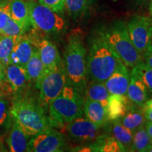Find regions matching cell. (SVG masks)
<instances>
[{"mask_svg":"<svg viewBox=\"0 0 152 152\" xmlns=\"http://www.w3.org/2000/svg\"><path fill=\"white\" fill-rule=\"evenodd\" d=\"M86 152H125L128 151L124 146L113 136L102 133L90 144H85Z\"/></svg>","mask_w":152,"mask_h":152,"instance_id":"5bb4252c","label":"cell"},{"mask_svg":"<svg viewBox=\"0 0 152 152\" xmlns=\"http://www.w3.org/2000/svg\"><path fill=\"white\" fill-rule=\"evenodd\" d=\"M85 96L67 83L62 92L48 106L52 128H61L83 115Z\"/></svg>","mask_w":152,"mask_h":152,"instance_id":"277c9868","label":"cell"},{"mask_svg":"<svg viewBox=\"0 0 152 152\" xmlns=\"http://www.w3.org/2000/svg\"><path fill=\"white\" fill-rule=\"evenodd\" d=\"M9 114L14 122L30 137L52 128L45 110L40 106L38 100L30 97L27 93L13 96Z\"/></svg>","mask_w":152,"mask_h":152,"instance_id":"3957f363","label":"cell"},{"mask_svg":"<svg viewBox=\"0 0 152 152\" xmlns=\"http://www.w3.org/2000/svg\"><path fill=\"white\" fill-rule=\"evenodd\" d=\"M137 3H144L145 2V1H149V0H135Z\"/></svg>","mask_w":152,"mask_h":152,"instance_id":"7bdbcfd3","label":"cell"},{"mask_svg":"<svg viewBox=\"0 0 152 152\" xmlns=\"http://www.w3.org/2000/svg\"><path fill=\"white\" fill-rule=\"evenodd\" d=\"M144 128H145L149 135L151 137V138H152V123L147 121L144 124Z\"/></svg>","mask_w":152,"mask_h":152,"instance_id":"e575fe53","label":"cell"},{"mask_svg":"<svg viewBox=\"0 0 152 152\" xmlns=\"http://www.w3.org/2000/svg\"><path fill=\"white\" fill-rule=\"evenodd\" d=\"M127 28L133 45L142 56L152 44V19L136 15L129 20Z\"/></svg>","mask_w":152,"mask_h":152,"instance_id":"9c48e42d","label":"cell"},{"mask_svg":"<svg viewBox=\"0 0 152 152\" xmlns=\"http://www.w3.org/2000/svg\"><path fill=\"white\" fill-rule=\"evenodd\" d=\"M104 32L107 42L125 66L132 68L144 61L131 41L124 20H114L108 27H104Z\"/></svg>","mask_w":152,"mask_h":152,"instance_id":"5b68a950","label":"cell"},{"mask_svg":"<svg viewBox=\"0 0 152 152\" xmlns=\"http://www.w3.org/2000/svg\"><path fill=\"white\" fill-rule=\"evenodd\" d=\"M132 104L126 94H110L106 106L108 121L124 116Z\"/></svg>","mask_w":152,"mask_h":152,"instance_id":"2e32d148","label":"cell"},{"mask_svg":"<svg viewBox=\"0 0 152 152\" xmlns=\"http://www.w3.org/2000/svg\"><path fill=\"white\" fill-rule=\"evenodd\" d=\"M0 151H1V150H0Z\"/></svg>","mask_w":152,"mask_h":152,"instance_id":"7dc6e473","label":"cell"},{"mask_svg":"<svg viewBox=\"0 0 152 152\" xmlns=\"http://www.w3.org/2000/svg\"><path fill=\"white\" fill-rule=\"evenodd\" d=\"M102 128L83 115L66 125V132L70 139L74 142L82 144H90L94 141L102 134L99 132Z\"/></svg>","mask_w":152,"mask_h":152,"instance_id":"30bf717a","label":"cell"},{"mask_svg":"<svg viewBox=\"0 0 152 152\" xmlns=\"http://www.w3.org/2000/svg\"><path fill=\"white\" fill-rule=\"evenodd\" d=\"M30 1H35V0H30Z\"/></svg>","mask_w":152,"mask_h":152,"instance_id":"f6af8a7d","label":"cell"},{"mask_svg":"<svg viewBox=\"0 0 152 152\" xmlns=\"http://www.w3.org/2000/svg\"><path fill=\"white\" fill-rule=\"evenodd\" d=\"M9 0H0V6H5L8 4Z\"/></svg>","mask_w":152,"mask_h":152,"instance_id":"74e56055","label":"cell"},{"mask_svg":"<svg viewBox=\"0 0 152 152\" xmlns=\"http://www.w3.org/2000/svg\"><path fill=\"white\" fill-rule=\"evenodd\" d=\"M118 120L125 128L133 132L141 127L144 126L147 121L144 117L143 107L134 103L132 104L124 116Z\"/></svg>","mask_w":152,"mask_h":152,"instance_id":"44dd1931","label":"cell"},{"mask_svg":"<svg viewBox=\"0 0 152 152\" xmlns=\"http://www.w3.org/2000/svg\"><path fill=\"white\" fill-rule=\"evenodd\" d=\"M113 1H118V0H113Z\"/></svg>","mask_w":152,"mask_h":152,"instance_id":"ee69618b","label":"cell"},{"mask_svg":"<svg viewBox=\"0 0 152 152\" xmlns=\"http://www.w3.org/2000/svg\"><path fill=\"white\" fill-rule=\"evenodd\" d=\"M130 75L140 80L152 94V68L144 61L132 67Z\"/></svg>","mask_w":152,"mask_h":152,"instance_id":"4316f807","label":"cell"},{"mask_svg":"<svg viewBox=\"0 0 152 152\" xmlns=\"http://www.w3.org/2000/svg\"><path fill=\"white\" fill-rule=\"evenodd\" d=\"M24 68L30 82L35 83V85L39 83L46 71L43 63L39 57L37 49L35 47L33 54Z\"/></svg>","mask_w":152,"mask_h":152,"instance_id":"cb8c5ba5","label":"cell"},{"mask_svg":"<svg viewBox=\"0 0 152 152\" xmlns=\"http://www.w3.org/2000/svg\"><path fill=\"white\" fill-rule=\"evenodd\" d=\"M83 110L85 116L95 124L103 128L107 123L106 109L100 102L85 97Z\"/></svg>","mask_w":152,"mask_h":152,"instance_id":"ac0fdd59","label":"cell"},{"mask_svg":"<svg viewBox=\"0 0 152 152\" xmlns=\"http://www.w3.org/2000/svg\"><path fill=\"white\" fill-rule=\"evenodd\" d=\"M87 68L90 80L104 83L122 63L106 40L104 27L93 30L87 40Z\"/></svg>","mask_w":152,"mask_h":152,"instance_id":"6da1fadb","label":"cell"},{"mask_svg":"<svg viewBox=\"0 0 152 152\" xmlns=\"http://www.w3.org/2000/svg\"><path fill=\"white\" fill-rule=\"evenodd\" d=\"M8 6L11 18L21 26L26 32L29 31L32 25L27 1L24 0H9Z\"/></svg>","mask_w":152,"mask_h":152,"instance_id":"e0dca14e","label":"cell"},{"mask_svg":"<svg viewBox=\"0 0 152 152\" xmlns=\"http://www.w3.org/2000/svg\"><path fill=\"white\" fill-rule=\"evenodd\" d=\"M30 139L16 123L14 122L12 128L7 140L9 151L25 152L28 151V142Z\"/></svg>","mask_w":152,"mask_h":152,"instance_id":"ffe728a7","label":"cell"},{"mask_svg":"<svg viewBox=\"0 0 152 152\" xmlns=\"http://www.w3.org/2000/svg\"><path fill=\"white\" fill-rule=\"evenodd\" d=\"M9 18H10V14H9L8 4L0 6V35L1 34V32Z\"/></svg>","mask_w":152,"mask_h":152,"instance_id":"1f68e13d","label":"cell"},{"mask_svg":"<svg viewBox=\"0 0 152 152\" xmlns=\"http://www.w3.org/2000/svg\"><path fill=\"white\" fill-rule=\"evenodd\" d=\"M10 104L9 102L5 97L0 99V126L5 123L6 120L9 114Z\"/></svg>","mask_w":152,"mask_h":152,"instance_id":"4dcf8cb0","label":"cell"},{"mask_svg":"<svg viewBox=\"0 0 152 152\" xmlns=\"http://www.w3.org/2000/svg\"><path fill=\"white\" fill-rule=\"evenodd\" d=\"M22 36L0 35V63L4 70L9 65V57L11 51Z\"/></svg>","mask_w":152,"mask_h":152,"instance_id":"484cf974","label":"cell"},{"mask_svg":"<svg viewBox=\"0 0 152 152\" xmlns=\"http://www.w3.org/2000/svg\"><path fill=\"white\" fill-rule=\"evenodd\" d=\"M130 80V73L128 66L122 62L104 82V85L110 94H126Z\"/></svg>","mask_w":152,"mask_h":152,"instance_id":"4fadbf2b","label":"cell"},{"mask_svg":"<svg viewBox=\"0 0 152 152\" xmlns=\"http://www.w3.org/2000/svg\"><path fill=\"white\" fill-rule=\"evenodd\" d=\"M109 95L110 93L106 89L104 83L92 80L87 82L86 89H85V97L100 102L106 109Z\"/></svg>","mask_w":152,"mask_h":152,"instance_id":"d4e9b609","label":"cell"},{"mask_svg":"<svg viewBox=\"0 0 152 152\" xmlns=\"http://www.w3.org/2000/svg\"><path fill=\"white\" fill-rule=\"evenodd\" d=\"M145 152H152V142H151V144L148 146V147L146 149Z\"/></svg>","mask_w":152,"mask_h":152,"instance_id":"ab89813d","label":"cell"},{"mask_svg":"<svg viewBox=\"0 0 152 152\" xmlns=\"http://www.w3.org/2000/svg\"><path fill=\"white\" fill-rule=\"evenodd\" d=\"M26 33V30L10 17L5 27L4 28L1 35L6 36H21L24 35Z\"/></svg>","mask_w":152,"mask_h":152,"instance_id":"f1b7e54d","label":"cell"},{"mask_svg":"<svg viewBox=\"0 0 152 152\" xmlns=\"http://www.w3.org/2000/svg\"><path fill=\"white\" fill-rule=\"evenodd\" d=\"M149 11L152 14V0H149Z\"/></svg>","mask_w":152,"mask_h":152,"instance_id":"b9f144b4","label":"cell"},{"mask_svg":"<svg viewBox=\"0 0 152 152\" xmlns=\"http://www.w3.org/2000/svg\"><path fill=\"white\" fill-rule=\"evenodd\" d=\"M94 0H65V10L73 20H79L90 13Z\"/></svg>","mask_w":152,"mask_h":152,"instance_id":"603a6c76","label":"cell"},{"mask_svg":"<svg viewBox=\"0 0 152 152\" xmlns=\"http://www.w3.org/2000/svg\"><path fill=\"white\" fill-rule=\"evenodd\" d=\"M143 109H152V99H148L142 106Z\"/></svg>","mask_w":152,"mask_h":152,"instance_id":"d590c367","label":"cell"},{"mask_svg":"<svg viewBox=\"0 0 152 152\" xmlns=\"http://www.w3.org/2000/svg\"><path fill=\"white\" fill-rule=\"evenodd\" d=\"M4 88H5V86H4V82L0 80V90H2L4 91ZM4 92H5V91H4Z\"/></svg>","mask_w":152,"mask_h":152,"instance_id":"60d3db41","label":"cell"},{"mask_svg":"<svg viewBox=\"0 0 152 152\" xmlns=\"http://www.w3.org/2000/svg\"><path fill=\"white\" fill-rule=\"evenodd\" d=\"M5 96H7L5 92L2 90H0V99H1L2 98H4Z\"/></svg>","mask_w":152,"mask_h":152,"instance_id":"f35d334b","label":"cell"},{"mask_svg":"<svg viewBox=\"0 0 152 152\" xmlns=\"http://www.w3.org/2000/svg\"><path fill=\"white\" fill-rule=\"evenodd\" d=\"M144 114L146 120L152 123V109H144Z\"/></svg>","mask_w":152,"mask_h":152,"instance_id":"836d02e7","label":"cell"},{"mask_svg":"<svg viewBox=\"0 0 152 152\" xmlns=\"http://www.w3.org/2000/svg\"><path fill=\"white\" fill-rule=\"evenodd\" d=\"M26 36L37 49L45 69H52L63 61L56 45L47 38L40 37L39 30L33 28Z\"/></svg>","mask_w":152,"mask_h":152,"instance_id":"8fae6325","label":"cell"},{"mask_svg":"<svg viewBox=\"0 0 152 152\" xmlns=\"http://www.w3.org/2000/svg\"><path fill=\"white\" fill-rule=\"evenodd\" d=\"M0 80L4 82L5 80V73L4 70L1 66V63H0Z\"/></svg>","mask_w":152,"mask_h":152,"instance_id":"8d00e7d4","label":"cell"},{"mask_svg":"<svg viewBox=\"0 0 152 152\" xmlns=\"http://www.w3.org/2000/svg\"><path fill=\"white\" fill-rule=\"evenodd\" d=\"M67 83V77L64 62L60 63L52 69L46 70L39 83L35 85L39 90L38 102L44 109L61 94Z\"/></svg>","mask_w":152,"mask_h":152,"instance_id":"52a82bcc","label":"cell"},{"mask_svg":"<svg viewBox=\"0 0 152 152\" xmlns=\"http://www.w3.org/2000/svg\"><path fill=\"white\" fill-rule=\"evenodd\" d=\"M38 2L62 15L65 11V0H38Z\"/></svg>","mask_w":152,"mask_h":152,"instance_id":"f546056e","label":"cell"},{"mask_svg":"<svg viewBox=\"0 0 152 152\" xmlns=\"http://www.w3.org/2000/svg\"><path fill=\"white\" fill-rule=\"evenodd\" d=\"M142 57H143L144 61L152 68V44L148 47L147 50L144 52Z\"/></svg>","mask_w":152,"mask_h":152,"instance_id":"d6a6232c","label":"cell"},{"mask_svg":"<svg viewBox=\"0 0 152 152\" xmlns=\"http://www.w3.org/2000/svg\"><path fill=\"white\" fill-rule=\"evenodd\" d=\"M63 62L67 83L85 96L89 77L85 35L80 29L72 30L68 35Z\"/></svg>","mask_w":152,"mask_h":152,"instance_id":"7a4b0ae2","label":"cell"},{"mask_svg":"<svg viewBox=\"0 0 152 152\" xmlns=\"http://www.w3.org/2000/svg\"><path fill=\"white\" fill-rule=\"evenodd\" d=\"M151 142H152V138H151Z\"/></svg>","mask_w":152,"mask_h":152,"instance_id":"bcb514c9","label":"cell"},{"mask_svg":"<svg viewBox=\"0 0 152 152\" xmlns=\"http://www.w3.org/2000/svg\"><path fill=\"white\" fill-rule=\"evenodd\" d=\"M103 128L106 133L115 137L124 146L128 151H130L132 143L133 132L125 128L118 120L107 121Z\"/></svg>","mask_w":152,"mask_h":152,"instance_id":"d6986e66","label":"cell"},{"mask_svg":"<svg viewBox=\"0 0 152 152\" xmlns=\"http://www.w3.org/2000/svg\"><path fill=\"white\" fill-rule=\"evenodd\" d=\"M151 138L144 126L141 127L133 132V139L130 151L145 152L148 146L151 144Z\"/></svg>","mask_w":152,"mask_h":152,"instance_id":"83f0119b","label":"cell"},{"mask_svg":"<svg viewBox=\"0 0 152 152\" xmlns=\"http://www.w3.org/2000/svg\"><path fill=\"white\" fill-rule=\"evenodd\" d=\"M68 147V139L64 133L49 128L31 137L28 142L30 152H61Z\"/></svg>","mask_w":152,"mask_h":152,"instance_id":"ba28073f","label":"cell"},{"mask_svg":"<svg viewBox=\"0 0 152 152\" xmlns=\"http://www.w3.org/2000/svg\"><path fill=\"white\" fill-rule=\"evenodd\" d=\"M5 91L13 96L26 94L31 83L24 68L14 64H9L4 69Z\"/></svg>","mask_w":152,"mask_h":152,"instance_id":"7c38bea8","label":"cell"},{"mask_svg":"<svg viewBox=\"0 0 152 152\" xmlns=\"http://www.w3.org/2000/svg\"><path fill=\"white\" fill-rule=\"evenodd\" d=\"M27 3L33 28L46 34H59L66 30V21L60 14L35 1Z\"/></svg>","mask_w":152,"mask_h":152,"instance_id":"8992f818","label":"cell"},{"mask_svg":"<svg viewBox=\"0 0 152 152\" xmlns=\"http://www.w3.org/2000/svg\"><path fill=\"white\" fill-rule=\"evenodd\" d=\"M35 47L26 34L14 45L9 57V64H14L25 68L33 54Z\"/></svg>","mask_w":152,"mask_h":152,"instance_id":"9a60e30c","label":"cell"},{"mask_svg":"<svg viewBox=\"0 0 152 152\" xmlns=\"http://www.w3.org/2000/svg\"><path fill=\"white\" fill-rule=\"evenodd\" d=\"M149 90L142 82L130 75L126 96L132 103L142 106L149 99Z\"/></svg>","mask_w":152,"mask_h":152,"instance_id":"7402d4cb","label":"cell"}]
</instances>
